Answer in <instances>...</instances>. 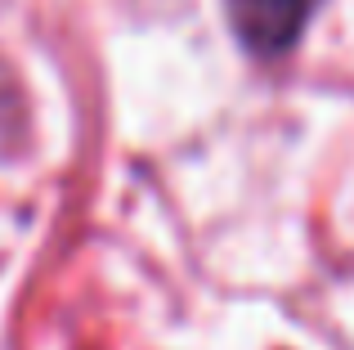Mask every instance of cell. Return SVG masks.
<instances>
[{
	"mask_svg": "<svg viewBox=\"0 0 354 350\" xmlns=\"http://www.w3.org/2000/svg\"><path fill=\"white\" fill-rule=\"evenodd\" d=\"M229 5L251 50H283L305 14V0H229Z\"/></svg>",
	"mask_w": 354,
	"mask_h": 350,
	"instance_id": "obj_1",
	"label": "cell"
}]
</instances>
